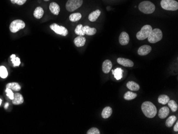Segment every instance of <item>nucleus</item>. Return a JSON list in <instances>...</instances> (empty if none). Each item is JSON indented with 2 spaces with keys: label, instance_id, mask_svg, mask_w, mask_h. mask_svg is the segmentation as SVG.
<instances>
[{
  "label": "nucleus",
  "instance_id": "obj_1",
  "mask_svg": "<svg viewBox=\"0 0 178 134\" xmlns=\"http://www.w3.org/2000/svg\"><path fill=\"white\" fill-rule=\"evenodd\" d=\"M142 109L144 115L148 118H154L157 112L155 106L153 103L148 101L142 103Z\"/></svg>",
  "mask_w": 178,
  "mask_h": 134
},
{
  "label": "nucleus",
  "instance_id": "obj_2",
  "mask_svg": "<svg viewBox=\"0 0 178 134\" xmlns=\"http://www.w3.org/2000/svg\"><path fill=\"white\" fill-rule=\"evenodd\" d=\"M139 9L145 14H151L155 11V6L150 1H144L139 4Z\"/></svg>",
  "mask_w": 178,
  "mask_h": 134
},
{
  "label": "nucleus",
  "instance_id": "obj_3",
  "mask_svg": "<svg viewBox=\"0 0 178 134\" xmlns=\"http://www.w3.org/2000/svg\"><path fill=\"white\" fill-rule=\"evenodd\" d=\"M161 6L166 10L175 11L178 9V2L175 0H162Z\"/></svg>",
  "mask_w": 178,
  "mask_h": 134
},
{
  "label": "nucleus",
  "instance_id": "obj_4",
  "mask_svg": "<svg viewBox=\"0 0 178 134\" xmlns=\"http://www.w3.org/2000/svg\"><path fill=\"white\" fill-rule=\"evenodd\" d=\"M163 37V33L160 29H153L149 37L148 40L151 43H155L161 41Z\"/></svg>",
  "mask_w": 178,
  "mask_h": 134
},
{
  "label": "nucleus",
  "instance_id": "obj_5",
  "mask_svg": "<svg viewBox=\"0 0 178 134\" xmlns=\"http://www.w3.org/2000/svg\"><path fill=\"white\" fill-rule=\"evenodd\" d=\"M152 27L149 25H146L143 26L140 31L138 32L136 37L139 40H144L146 39L149 37L152 31Z\"/></svg>",
  "mask_w": 178,
  "mask_h": 134
},
{
  "label": "nucleus",
  "instance_id": "obj_6",
  "mask_svg": "<svg viewBox=\"0 0 178 134\" xmlns=\"http://www.w3.org/2000/svg\"><path fill=\"white\" fill-rule=\"evenodd\" d=\"M83 4V0H68L66 4V8L69 12H73L79 9Z\"/></svg>",
  "mask_w": 178,
  "mask_h": 134
},
{
  "label": "nucleus",
  "instance_id": "obj_7",
  "mask_svg": "<svg viewBox=\"0 0 178 134\" xmlns=\"http://www.w3.org/2000/svg\"><path fill=\"white\" fill-rule=\"evenodd\" d=\"M25 24L23 20L17 19L13 21L10 25V30L12 33H16L21 29H24Z\"/></svg>",
  "mask_w": 178,
  "mask_h": 134
},
{
  "label": "nucleus",
  "instance_id": "obj_8",
  "mask_svg": "<svg viewBox=\"0 0 178 134\" xmlns=\"http://www.w3.org/2000/svg\"><path fill=\"white\" fill-rule=\"evenodd\" d=\"M50 29L54 31L57 34L60 35L64 37H66L68 34V31L67 29L65 27L62 26H59L57 24L54 23L50 26Z\"/></svg>",
  "mask_w": 178,
  "mask_h": 134
},
{
  "label": "nucleus",
  "instance_id": "obj_9",
  "mask_svg": "<svg viewBox=\"0 0 178 134\" xmlns=\"http://www.w3.org/2000/svg\"><path fill=\"white\" fill-rule=\"evenodd\" d=\"M130 37L129 35L125 32H122L119 37V42L122 46L127 45L129 42Z\"/></svg>",
  "mask_w": 178,
  "mask_h": 134
},
{
  "label": "nucleus",
  "instance_id": "obj_10",
  "mask_svg": "<svg viewBox=\"0 0 178 134\" xmlns=\"http://www.w3.org/2000/svg\"><path fill=\"white\" fill-rule=\"evenodd\" d=\"M117 63L119 65L125 66V67H132L134 65V63L132 60H130L129 59L124 58H119L117 59Z\"/></svg>",
  "mask_w": 178,
  "mask_h": 134
},
{
  "label": "nucleus",
  "instance_id": "obj_11",
  "mask_svg": "<svg viewBox=\"0 0 178 134\" xmlns=\"http://www.w3.org/2000/svg\"><path fill=\"white\" fill-rule=\"evenodd\" d=\"M152 51V47L148 45L142 46L139 48L138 54L140 56H146Z\"/></svg>",
  "mask_w": 178,
  "mask_h": 134
},
{
  "label": "nucleus",
  "instance_id": "obj_12",
  "mask_svg": "<svg viewBox=\"0 0 178 134\" xmlns=\"http://www.w3.org/2000/svg\"><path fill=\"white\" fill-rule=\"evenodd\" d=\"M112 66H113L112 63L110 60L107 59V60H105L102 65V71L106 74L109 73L112 70Z\"/></svg>",
  "mask_w": 178,
  "mask_h": 134
},
{
  "label": "nucleus",
  "instance_id": "obj_13",
  "mask_svg": "<svg viewBox=\"0 0 178 134\" xmlns=\"http://www.w3.org/2000/svg\"><path fill=\"white\" fill-rule=\"evenodd\" d=\"M74 42L77 47H82L85 45L86 39L83 36H79L74 39Z\"/></svg>",
  "mask_w": 178,
  "mask_h": 134
},
{
  "label": "nucleus",
  "instance_id": "obj_14",
  "mask_svg": "<svg viewBox=\"0 0 178 134\" xmlns=\"http://www.w3.org/2000/svg\"><path fill=\"white\" fill-rule=\"evenodd\" d=\"M49 9L51 13L54 15H58L60 11L59 6L54 2L50 3L49 6Z\"/></svg>",
  "mask_w": 178,
  "mask_h": 134
},
{
  "label": "nucleus",
  "instance_id": "obj_15",
  "mask_svg": "<svg viewBox=\"0 0 178 134\" xmlns=\"http://www.w3.org/2000/svg\"><path fill=\"white\" fill-rule=\"evenodd\" d=\"M170 113V110L169 107L164 106L162 107L158 112V117L161 119H165L166 118Z\"/></svg>",
  "mask_w": 178,
  "mask_h": 134
},
{
  "label": "nucleus",
  "instance_id": "obj_16",
  "mask_svg": "<svg viewBox=\"0 0 178 134\" xmlns=\"http://www.w3.org/2000/svg\"><path fill=\"white\" fill-rule=\"evenodd\" d=\"M24 102V98L19 93H16L14 94V98L12 100L13 104L17 105L21 104Z\"/></svg>",
  "mask_w": 178,
  "mask_h": 134
},
{
  "label": "nucleus",
  "instance_id": "obj_17",
  "mask_svg": "<svg viewBox=\"0 0 178 134\" xmlns=\"http://www.w3.org/2000/svg\"><path fill=\"white\" fill-rule=\"evenodd\" d=\"M101 14V11L99 10H96L92 12L89 16V19L92 22H94L97 20L99 16Z\"/></svg>",
  "mask_w": 178,
  "mask_h": 134
},
{
  "label": "nucleus",
  "instance_id": "obj_18",
  "mask_svg": "<svg viewBox=\"0 0 178 134\" xmlns=\"http://www.w3.org/2000/svg\"><path fill=\"white\" fill-rule=\"evenodd\" d=\"M112 112H113L112 108L109 106H107L102 110V117L104 119H107L111 116V115L112 114Z\"/></svg>",
  "mask_w": 178,
  "mask_h": 134
},
{
  "label": "nucleus",
  "instance_id": "obj_19",
  "mask_svg": "<svg viewBox=\"0 0 178 134\" xmlns=\"http://www.w3.org/2000/svg\"><path fill=\"white\" fill-rule=\"evenodd\" d=\"M127 88L132 91H138L140 89V86L137 83L134 81H129L127 84Z\"/></svg>",
  "mask_w": 178,
  "mask_h": 134
},
{
  "label": "nucleus",
  "instance_id": "obj_20",
  "mask_svg": "<svg viewBox=\"0 0 178 134\" xmlns=\"http://www.w3.org/2000/svg\"><path fill=\"white\" fill-rule=\"evenodd\" d=\"M112 74H113L114 77L117 80H119L123 77V70L121 68H117L115 70H112Z\"/></svg>",
  "mask_w": 178,
  "mask_h": 134
},
{
  "label": "nucleus",
  "instance_id": "obj_21",
  "mask_svg": "<svg viewBox=\"0 0 178 134\" xmlns=\"http://www.w3.org/2000/svg\"><path fill=\"white\" fill-rule=\"evenodd\" d=\"M44 14V10L42 7L38 6L35 9L34 11V17L36 19H41Z\"/></svg>",
  "mask_w": 178,
  "mask_h": 134
},
{
  "label": "nucleus",
  "instance_id": "obj_22",
  "mask_svg": "<svg viewBox=\"0 0 178 134\" xmlns=\"http://www.w3.org/2000/svg\"><path fill=\"white\" fill-rule=\"evenodd\" d=\"M6 88L14 91H19L21 89V86L17 82H11L9 83L6 85Z\"/></svg>",
  "mask_w": 178,
  "mask_h": 134
},
{
  "label": "nucleus",
  "instance_id": "obj_23",
  "mask_svg": "<svg viewBox=\"0 0 178 134\" xmlns=\"http://www.w3.org/2000/svg\"><path fill=\"white\" fill-rule=\"evenodd\" d=\"M170 100V97L166 95H160L158 98V103L165 105L169 102Z\"/></svg>",
  "mask_w": 178,
  "mask_h": 134
},
{
  "label": "nucleus",
  "instance_id": "obj_24",
  "mask_svg": "<svg viewBox=\"0 0 178 134\" xmlns=\"http://www.w3.org/2000/svg\"><path fill=\"white\" fill-rule=\"evenodd\" d=\"M137 97V94L134 93L132 91H127L124 94V98L127 100H131L136 98Z\"/></svg>",
  "mask_w": 178,
  "mask_h": 134
},
{
  "label": "nucleus",
  "instance_id": "obj_25",
  "mask_svg": "<svg viewBox=\"0 0 178 134\" xmlns=\"http://www.w3.org/2000/svg\"><path fill=\"white\" fill-rule=\"evenodd\" d=\"M75 33L79 36H84L85 34L84 26H83L82 24L78 25L75 29Z\"/></svg>",
  "mask_w": 178,
  "mask_h": 134
},
{
  "label": "nucleus",
  "instance_id": "obj_26",
  "mask_svg": "<svg viewBox=\"0 0 178 134\" xmlns=\"http://www.w3.org/2000/svg\"><path fill=\"white\" fill-rule=\"evenodd\" d=\"M85 34L88 35H93L96 33L97 29L95 28H91L90 26H84Z\"/></svg>",
  "mask_w": 178,
  "mask_h": 134
},
{
  "label": "nucleus",
  "instance_id": "obj_27",
  "mask_svg": "<svg viewBox=\"0 0 178 134\" xmlns=\"http://www.w3.org/2000/svg\"><path fill=\"white\" fill-rule=\"evenodd\" d=\"M177 121V118L174 115H172L170 116L166 121V125L167 127L170 128L171 127L173 124L175 123V121Z\"/></svg>",
  "mask_w": 178,
  "mask_h": 134
},
{
  "label": "nucleus",
  "instance_id": "obj_28",
  "mask_svg": "<svg viewBox=\"0 0 178 134\" xmlns=\"http://www.w3.org/2000/svg\"><path fill=\"white\" fill-rule=\"evenodd\" d=\"M82 18V14L80 13H74L72 14L69 16V20L72 22H75L80 20Z\"/></svg>",
  "mask_w": 178,
  "mask_h": 134
},
{
  "label": "nucleus",
  "instance_id": "obj_29",
  "mask_svg": "<svg viewBox=\"0 0 178 134\" xmlns=\"http://www.w3.org/2000/svg\"><path fill=\"white\" fill-rule=\"evenodd\" d=\"M167 104H168L169 107L171 109L172 111L175 112L178 110V104L174 100H170Z\"/></svg>",
  "mask_w": 178,
  "mask_h": 134
},
{
  "label": "nucleus",
  "instance_id": "obj_30",
  "mask_svg": "<svg viewBox=\"0 0 178 134\" xmlns=\"http://www.w3.org/2000/svg\"><path fill=\"white\" fill-rule=\"evenodd\" d=\"M10 58L11 59L12 63L14 64V67L19 66L20 65V60L19 58L16 57L15 54H12L10 56Z\"/></svg>",
  "mask_w": 178,
  "mask_h": 134
},
{
  "label": "nucleus",
  "instance_id": "obj_31",
  "mask_svg": "<svg viewBox=\"0 0 178 134\" xmlns=\"http://www.w3.org/2000/svg\"><path fill=\"white\" fill-rule=\"evenodd\" d=\"M8 72L7 71V70L6 67L4 66H0V77L3 79H5L8 77Z\"/></svg>",
  "mask_w": 178,
  "mask_h": 134
},
{
  "label": "nucleus",
  "instance_id": "obj_32",
  "mask_svg": "<svg viewBox=\"0 0 178 134\" xmlns=\"http://www.w3.org/2000/svg\"><path fill=\"white\" fill-rule=\"evenodd\" d=\"M6 96L9 97L10 100H14V94L13 91H12L11 89L9 88L6 89Z\"/></svg>",
  "mask_w": 178,
  "mask_h": 134
},
{
  "label": "nucleus",
  "instance_id": "obj_33",
  "mask_svg": "<svg viewBox=\"0 0 178 134\" xmlns=\"http://www.w3.org/2000/svg\"><path fill=\"white\" fill-rule=\"evenodd\" d=\"M87 134H100V131H99V129L97 128H91L90 129L88 132H87Z\"/></svg>",
  "mask_w": 178,
  "mask_h": 134
},
{
  "label": "nucleus",
  "instance_id": "obj_34",
  "mask_svg": "<svg viewBox=\"0 0 178 134\" xmlns=\"http://www.w3.org/2000/svg\"><path fill=\"white\" fill-rule=\"evenodd\" d=\"M27 0H18V2H17V4L18 5H19V6H21L23 5L24 3H25Z\"/></svg>",
  "mask_w": 178,
  "mask_h": 134
},
{
  "label": "nucleus",
  "instance_id": "obj_35",
  "mask_svg": "<svg viewBox=\"0 0 178 134\" xmlns=\"http://www.w3.org/2000/svg\"><path fill=\"white\" fill-rule=\"evenodd\" d=\"M174 130L176 131V132H178V122L177 121V123H175V125L174 127Z\"/></svg>",
  "mask_w": 178,
  "mask_h": 134
},
{
  "label": "nucleus",
  "instance_id": "obj_36",
  "mask_svg": "<svg viewBox=\"0 0 178 134\" xmlns=\"http://www.w3.org/2000/svg\"><path fill=\"white\" fill-rule=\"evenodd\" d=\"M10 1H11L12 3H13V4H17V2H18V0H10Z\"/></svg>",
  "mask_w": 178,
  "mask_h": 134
},
{
  "label": "nucleus",
  "instance_id": "obj_37",
  "mask_svg": "<svg viewBox=\"0 0 178 134\" xmlns=\"http://www.w3.org/2000/svg\"><path fill=\"white\" fill-rule=\"evenodd\" d=\"M9 106V104L8 103H6V105H5V107H5V108H7V107H8V106Z\"/></svg>",
  "mask_w": 178,
  "mask_h": 134
},
{
  "label": "nucleus",
  "instance_id": "obj_38",
  "mask_svg": "<svg viewBox=\"0 0 178 134\" xmlns=\"http://www.w3.org/2000/svg\"><path fill=\"white\" fill-rule=\"evenodd\" d=\"M1 103H2V100L0 99V106L1 105Z\"/></svg>",
  "mask_w": 178,
  "mask_h": 134
},
{
  "label": "nucleus",
  "instance_id": "obj_39",
  "mask_svg": "<svg viewBox=\"0 0 178 134\" xmlns=\"http://www.w3.org/2000/svg\"><path fill=\"white\" fill-rule=\"evenodd\" d=\"M44 1H50V0H44Z\"/></svg>",
  "mask_w": 178,
  "mask_h": 134
}]
</instances>
